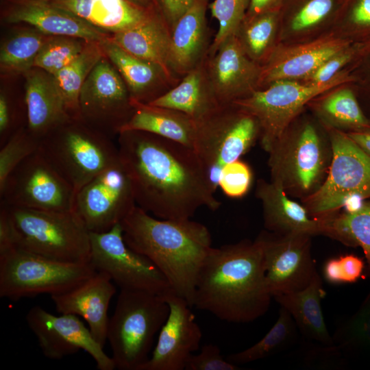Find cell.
<instances>
[{"label": "cell", "mask_w": 370, "mask_h": 370, "mask_svg": "<svg viewBox=\"0 0 370 370\" xmlns=\"http://www.w3.org/2000/svg\"><path fill=\"white\" fill-rule=\"evenodd\" d=\"M26 321L45 357L59 360L82 349L93 358L98 369L116 368L112 358L104 352L103 347L95 339L78 316H56L41 306H34L27 312Z\"/></svg>", "instance_id": "17"}, {"label": "cell", "mask_w": 370, "mask_h": 370, "mask_svg": "<svg viewBox=\"0 0 370 370\" xmlns=\"http://www.w3.org/2000/svg\"><path fill=\"white\" fill-rule=\"evenodd\" d=\"M87 42L75 37L50 36L38 53L34 67L54 75L82 53Z\"/></svg>", "instance_id": "39"}, {"label": "cell", "mask_w": 370, "mask_h": 370, "mask_svg": "<svg viewBox=\"0 0 370 370\" xmlns=\"http://www.w3.org/2000/svg\"><path fill=\"white\" fill-rule=\"evenodd\" d=\"M256 196L260 201L267 231L278 234H322L320 219L312 217L306 208L290 198L279 186L260 179Z\"/></svg>", "instance_id": "25"}, {"label": "cell", "mask_w": 370, "mask_h": 370, "mask_svg": "<svg viewBox=\"0 0 370 370\" xmlns=\"http://www.w3.org/2000/svg\"><path fill=\"white\" fill-rule=\"evenodd\" d=\"M269 291L261 245L243 240L213 247L199 270L193 306L231 323L254 321L268 310Z\"/></svg>", "instance_id": "2"}, {"label": "cell", "mask_w": 370, "mask_h": 370, "mask_svg": "<svg viewBox=\"0 0 370 370\" xmlns=\"http://www.w3.org/2000/svg\"><path fill=\"white\" fill-rule=\"evenodd\" d=\"M251 180L250 167L238 159L223 167L218 179V186L227 197L238 198L247 193Z\"/></svg>", "instance_id": "43"}, {"label": "cell", "mask_w": 370, "mask_h": 370, "mask_svg": "<svg viewBox=\"0 0 370 370\" xmlns=\"http://www.w3.org/2000/svg\"><path fill=\"white\" fill-rule=\"evenodd\" d=\"M346 133L361 149L370 156V129Z\"/></svg>", "instance_id": "51"}, {"label": "cell", "mask_w": 370, "mask_h": 370, "mask_svg": "<svg viewBox=\"0 0 370 370\" xmlns=\"http://www.w3.org/2000/svg\"><path fill=\"white\" fill-rule=\"evenodd\" d=\"M186 370H238V365L225 359L217 345H204L199 353L188 358Z\"/></svg>", "instance_id": "45"}, {"label": "cell", "mask_w": 370, "mask_h": 370, "mask_svg": "<svg viewBox=\"0 0 370 370\" xmlns=\"http://www.w3.org/2000/svg\"><path fill=\"white\" fill-rule=\"evenodd\" d=\"M322 235L344 245L360 247L370 270V198L358 208L320 218Z\"/></svg>", "instance_id": "32"}, {"label": "cell", "mask_w": 370, "mask_h": 370, "mask_svg": "<svg viewBox=\"0 0 370 370\" xmlns=\"http://www.w3.org/2000/svg\"><path fill=\"white\" fill-rule=\"evenodd\" d=\"M281 16L282 10H275L244 18L235 34L246 54L261 66L275 48Z\"/></svg>", "instance_id": "35"}, {"label": "cell", "mask_w": 370, "mask_h": 370, "mask_svg": "<svg viewBox=\"0 0 370 370\" xmlns=\"http://www.w3.org/2000/svg\"><path fill=\"white\" fill-rule=\"evenodd\" d=\"M158 8L171 30L195 0H156Z\"/></svg>", "instance_id": "46"}, {"label": "cell", "mask_w": 370, "mask_h": 370, "mask_svg": "<svg viewBox=\"0 0 370 370\" xmlns=\"http://www.w3.org/2000/svg\"><path fill=\"white\" fill-rule=\"evenodd\" d=\"M107 34L134 28L149 19L157 8H145L130 0L47 1Z\"/></svg>", "instance_id": "23"}, {"label": "cell", "mask_w": 370, "mask_h": 370, "mask_svg": "<svg viewBox=\"0 0 370 370\" xmlns=\"http://www.w3.org/2000/svg\"><path fill=\"white\" fill-rule=\"evenodd\" d=\"M325 295L321 278L317 273L303 290L273 298L291 314L297 328L306 338L325 347H333L334 340L326 327L321 306Z\"/></svg>", "instance_id": "31"}, {"label": "cell", "mask_w": 370, "mask_h": 370, "mask_svg": "<svg viewBox=\"0 0 370 370\" xmlns=\"http://www.w3.org/2000/svg\"><path fill=\"white\" fill-rule=\"evenodd\" d=\"M206 71L220 105H227L259 88L262 66L245 52L236 36L226 38L204 60Z\"/></svg>", "instance_id": "19"}, {"label": "cell", "mask_w": 370, "mask_h": 370, "mask_svg": "<svg viewBox=\"0 0 370 370\" xmlns=\"http://www.w3.org/2000/svg\"><path fill=\"white\" fill-rule=\"evenodd\" d=\"M345 0H289L282 9L281 25L295 34L336 20Z\"/></svg>", "instance_id": "36"}, {"label": "cell", "mask_w": 370, "mask_h": 370, "mask_svg": "<svg viewBox=\"0 0 370 370\" xmlns=\"http://www.w3.org/2000/svg\"><path fill=\"white\" fill-rule=\"evenodd\" d=\"M49 36L34 29L19 32L9 38L1 47V71L25 75L34 67L38 53Z\"/></svg>", "instance_id": "37"}, {"label": "cell", "mask_w": 370, "mask_h": 370, "mask_svg": "<svg viewBox=\"0 0 370 370\" xmlns=\"http://www.w3.org/2000/svg\"><path fill=\"white\" fill-rule=\"evenodd\" d=\"M354 80L345 71L323 83L279 80L257 89L232 103L250 113L258 121L262 147L267 152L305 106L317 96Z\"/></svg>", "instance_id": "10"}, {"label": "cell", "mask_w": 370, "mask_h": 370, "mask_svg": "<svg viewBox=\"0 0 370 370\" xmlns=\"http://www.w3.org/2000/svg\"><path fill=\"white\" fill-rule=\"evenodd\" d=\"M249 3L250 0H214L208 5L212 17L218 21L219 28L207 54L214 52L226 38L236 34Z\"/></svg>", "instance_id": "41"}, {"label": "cell", "mask_w": 370, "mask_h": 370, "mask_svg": "<svg viewBox=\"0 0 370 370\" xmlns=\"http://www.w3.org/2000/svg\"><path fill=\"white\" fill-rule=\"evenodd\" d=\"M169 314V304L162 296L121 289L107 332L116 368L140 370Z\"/></svg>", "instance_id": "6"}, {"label": "cell", "mask_w": 370, "mask_h": 370, "mask_svg": "<svg viewBox=\"0 0 370 370\" xmlns=\"http://www.w3.org/2000/svg\"><path fill=\"white\" fill-rule=\"evenodd\" d=\"M8 23H25L48 36H65L100 42L109 34L45 0H13Z\"/></svg>", "instance_id": "22"}, {"label": "cell", "mask_w": 370, "mask_h": 370, "mask_svg": "<svg viewBox=\"0 0 370 370\" xmlns=\"http://www.w3.org/2000/svg\"><path fill=\"white\" fill-rule=\"evenodd\" d=\"M105 56L100 42L88 41L82 53L53 75L71 119H80L79 95L90 71Z\"/></svg>", "instance_id": "33"}, {"label": "cell", "mask_w": 370, "mask_h": 370, "mask_svg": "<svg viewBox=\"0 0 370 370\" xmlns=\"http://www.w3.org/2000/svg\"><path fill=\"white\" fill-rule=\"evenodd\" d=\"M90 262L107 274L121 289L164 296L172 291L159 269L125 242L121 223L104 232H90Z\"/></svg>", "instance_id": "12"}, {"label": "cell", "mask_w": 370, "mask_h": 370, "mask_svg": "<svg viewBox=\"0 0 370 370\" xmlns=\"http://www.w3.org/2000/svg\"><path fill=\"white\" fill-rule=\"evenodd\" d=\"M354 34L370 33V0H345L337 19Z\"/></svg>", "instance_id": "44"}, {"label": "cell", "mask_w": 370, "mask_h": 370, "mask_svg": "<svg viewBox=\"0 0 370 370\" xmlns=\"http://www.w3.org/2000/svg\"><path fill=\"white\" fill-rule=\"evenodd\" d=\"M39 145L40 140L26 127L15 133L0 147V187L16 166L38 151Z\"/></svg>", "instance_id": "42"}, {"label": "cell", "mask_w": 370, "mask_h": 370, "mask_svg": "<svg viewBox=\"0 0 370 370\" xmlns=\"http://www.w3.org/2000/svg\"><path fill=\"white\" fill-rule=\"evenodd\" d=\"M45 1H48V0H45Z\"/></svg>", "instance_id": "53"}, {"label": "cell", "mask_w": 370, "mask_h": 370, "mask_svg": "<svg viewBox=\"0 0 370 370\" xmlns=\"http://www.w3.org/2000/svg\"><path fill=\"white\" fill-rule=\"evenodd\" d=\"M332 338L336 347L370 352V293Z\"/></svg>", "instance_id": "40"}, {"label": "cell", "mask_w": 370, "mask_h": 370, "mask_svg": "<svg viewBox=\"0 0 370 370\" xmlns=\"http://www.w3.org/2000/svg\"><path fill=\"white\" fill-rule=\"evenodd\" d=\"M297 325L291 314L280 306L277 321L269 331L249 348L230 354L226 359L236 365L267 358L284 349L295 339Z\"/></svg>", "instance_id": "38"}, {"label": "cell", "mask_w": 370, "mask_h": 370, "mask_svg": "<svg viewBox=\"0 0 370 370\" xmlns=\"http://www.w3.org/2000/svg\"><path fill=\"white\" fill-rule=\"evenodd\" d=\"M25 101L27 128L40 140L46 134L71 118L53 75L33 67L25 75Z\"/></svg>", "instance_id": "24"}, {"label": "cell", "mask_w": 370, "mask_h": 370, "mask_svg": "<svg viewBox=\"0 0 370 370\" xmlns=\"http://www.w3.org/2000/svg\"><path fill=\"white\" fill-rule=\"evenodd\" d=\"M134 3L145 8H157L156 0H130Z\"/></svg>", "instance_id": "52"}, {"label": "cell", "mask_w": 370, "mask_h": 370, "mask_svg": "<svg viewBox=\"0 0 370 370\" xmlns=\"http://www.w3.org/2000/svg\"><path fill=\"white\" fill-rule=\"evenodd\" d=\"M343 283L356 282L362 275L365 262L362 259L353 254L338 257Z\"/></svg>", "instance_id": "47"}, {"label": "cell", "mask_w": 370, "mask_h": 370, "mask_svg": "<svg viewBox=\"0 0 370 370\" xmlns=\"http://www.w3.org/2000/svg\"><path fill=\"white\" fill-rule=\"evenodd\" d=\"M267 153L270 181L303 200L325 181L332 149L328 133L323 134L310 120L297 124L294 120Z\"/></svg>", "instance_id": "4"}, {"label": "cell", "mask_w": 370, "mask_h": 370, "mask_svg": "<svg viewBox=\"0 0 370 370\" xmlns=\"http://www.w3.org/2000/svg\"><path fill=\"white\" fill-rule=\"evenodd\" d=\"M112 281L107 274L97 271L71 290L51 296L58 312L82 317L103 347L107 340L109 305L116 293Z\"/></svg>", "instance_id": "21"}, {"label": "cell", "mask_w": 370, "mask_h": 370, "mask_svg": "<svg viewBox=\"0 0 370 370\" xmlns=\"http://www.w3.org/2000/svg\"><path fill=\"white\" fill-rule=\"evenodd\" d=\"M289 0H250L245 18H251L264 12L282 10Z\"/></svg>", "instance_id": "49"}, {"label": "cell", "mask_w": 370, "mask_h": 370, "mask_svg": "<svg viewBox=\"0 0 370 370\" xmlns=\"http://www.w3.org/2000/svg\"><path fill=\"white\" fill-rule=\"evenodd\" d=\"M111 63L106 56L97 62L79 95L80 119L107 136L119 134L133 113L127 86Z\"/></svg>", "instance_id": "15"}, {"label": "cell", "mask_w": 370, "mask_h": 370, "mask_svg": "<svg viewBox=\"0 0 370 370\" xmlns=\"http://www.w3.org/2000/svg\"><path fill=\"white\" fill-rule=\"evenodd\" d=\"M311 238L305 234L282 235L269 231L257 237L272 297L303 290L318 273L311 254Z\"/></svg>", "instance_id": "16"}, {"label": "cell", "mask_w": 370, "mask_h": 370, "mask_svg": "<svg viewBox=\"0 0 370 370\" xmlns=\"http://www.w3.org/2000/svg\"><path fill=\"white\" fill-rule=\"evenodd\" d=\"M121 225L126 244L148 258L193 307L199 270L212 248L208 227L190 219L157 218L138 206Z\"/></svg>", "instance_id": "3"}, {"label": "cell", "mask_w": 370, "mask_h": 370, "mask_svg": "<svg viewBox=\"0 0 370 370\" xmlns=\"http://www.w3.org/2000/svg\"><path fill=\"white\" fill-rule=\"evenodd\" d=\"M100 44L123 79L131 99L149 103L175 86L160 67L128 53L110 36Z\"/></svg>", "instance_id": "27"}, {"label": "cell", "mask_w": 370, "mask_h": 370, "mask_svg": "<svg viewBox=\"0 0 370 370\" xmlns=\"http://www.w3.org/2000/svg\"><path fill=\"white\" fill-rule=\"evenodd\" d=\"M96 272L90 262L60 261L16 247L0 256V297L16 301L62 294Z\"/></svg>", "instance_id": "9"}, {"label": "cell", "mask_w": 370, "mask_h": 370, "mask_svg": "<svg viewBox=\"0 0 370 370\" xmlns=\"http://www.w3.org/2000/svg\"><path fill=\"white\" fill-rule=\"evenodd\" d=\"M208 0H195L171 29L169 66L184 76L206 57L208 45L206 10Z\"/></svg>", "instance_id": "26"}, {"label": "cell", "mask_w": 370, "mask_h": 370, "mask_svg": "<svg viewBox=\"0 0 370 370\" xmlns=\"http://www.w3.org/2000/svg\"><path fill=\"white\" fill-rule=\"evenodd\" d=\"M196 123L193 150L217 190L223 167L249 150L260 138V125L255 116L234 103L221 106Z\"/></svg>", "instance_id": "11"}, {"label": "cell", "mask_w": 370, "mask_h": 370, "mask_svg": "<svg viewBox=\"0 0 370 370\" xmlns=\"http://www.w3.org/2000/svg\"><path fill=\"white\" fill-rule=\"evenodd\" d=\"M75 193L38 151L23 160L0 187V203L49 211H71Z\"/></svg>", "instance_id": "13"}, {"label": "cell", "mask_w": 370, "mask_h": 370, "mask_svg": "<svg viewBox=\"0 0 370 370\" xmlns=\"http://www.w3.org/2000/svg\"><path fill=\"white\" fill-rule=\"evenodd\" d=\"M325 279L333 284H343L338 258H330L324 264Z\"/></svg>", "instance_id": "50"}, {"label": "cell", "mask_w": 370, "mask_h": 370, "mask_svg": "<svg viewBox=\"0 0 370 370\" xmlns=\"http://www.w3.org/2000/svg\"><path fill=\"white\" fill-rule=\"evenodd\" d=\"M163 297L169 314L151 356L140 370H184L188 358L199 348L202 332L190 305L173 291Z\"/></svg>", "instance_id": "18"}, {"label": "cell", "mask_w": 370, "mask_h": 370, "mask_svg": "<svg viewBox=\"0 0 370 370\" xmlns=\"http://www.w3.org/2000/svg\"><path fill=\"white\" fill-rule=\"evenodd\" d=\"M39 151L76 193L119 159L110 138L81 119H71L40 140Z\"/></svg>", "instance_id": "5"}, {"label": "cell", "mask_w": 370, "mask_h": 370, "mask_svg": "<svg viewBox=\"0 0 370 370\" xmlns=\"http://www.w3.org/2000/svg\"><path fill=\"white\" fill-rule=\"evenodd\" d=\"M171 32L166 21L158 11L145 23L112 34L110 38L132 55L160 67L176 85L180 81L169 66Z\"/></svg>", "instance_id": "28"}, {"label": "cell", "mask_w": 370, "mask_h": 370, "mask_svg": "<svg viewBox=\"0 0 370 370\" xmlns=\"http://www.w3.org/2000/svg\"><path fill=\"white\" fill-rule=\"evenodd\" d=\"M148 103L180 111L195 121L221 106L210 86L204 61L186 73L176 85Z\"/></svg>", "instance_id": "30"}, {"label": "cell", "mask_w": 370, "mask_h": 370, "mask_svg": "<svg viewBox=\"0 0 370 370\" xmlns=\"http://www.w3.org/2000/svg\"><path fill=\"white\" fill-rule=\"evenodd\" d=\"M353 40L328 36L307 43L274 48L262 65L259 88L279 80H302Z\"/></svg>", "instance_id": "20"}, {"label": "cell", "mask_w": 370, "mask_h": 370, "mask_svg": "<svg viewBox=\"0 0 370 370\" xmlns=\"http://www.w3.org/2000/svg\"><path fill=\"white\" fill-rule=\"evenodd\" d=\"M315 110L327 127L344 132L370 129V121L349 88L342 87L330 92L319 101Z\"/></svg>", "instance_id": "34"}, {"label": "cell", "mask_w": 370, "mask_h": 370, "mask_svg": "<svg viewBox=\"0 0 370 370\" xmlns=\"http://www.w3.org/2000/svg\"><path fill=\"white\" fill-rule=\"evenodd\" d=\"M136 206L132 183L120 159L86 184L75 195L73 210L90 232H104Z\"/></svg>", "instance_id": "14"}, {"label": "cell", "mask_w": 370, "mask_h": 370, "mask_svg": "<svg viewBox=\"0 0 370 370\" xmlns=\"http://www.w3.org/2000/svg\"><path fill=\"white\" fill-rule=\"evenodd\" d=\"M332 156L320 188L302 200L310 214L323 218L345 206L358 208L370 198V156L343 131L327 127Z\"/></svg>", "instance_id": "8"}, {"label": "cell", "mask_w": 370, "mask_h": 370, "mask_svg": "<svg viewBox=\"0 0 370 370\" xmlns=\"http://www.w3.org/2000/svg\"><path fill=\"white\" fill-rule=\"evenodd\" d=\"M0 207L11 221L17 247L60 261L90 262V232L74 210Z\"/></svg>", "instance_id": "7"}, {"label": "cell", "mask_w": 370, "mask_h": 370, "mask_svg": "<svg viewBox=\"0 0 370 370\" xmlns=\"http://www.w3.org/2000/svg\"><path fill=\"white\" fill-rule=\"evenodd\" d=\"M120 159L136 206L164 219H190L198 209L217 210L216 189L195 151L140 131L119 134Z\"/></svg>", "instance_id": "1"}, {"label": "cell", "mask_w": 370, "mask_h": 370, "mask_svg": "<svg viewBox=\"0 0 370 370\" xmlns=\"http://www.w3.org/2000/svg\"><path fill=\"white\" fill-rule=\"evenodd\" d=\"M133 113L120 132L140 131L155 134L193 149L197 123L180 111L131 99Z\"/></svg>", "instance_id": "29"}, {"label": "cell", "mask_w": 370, "mask_h": 370, "mask_svg": "<svg viewBox=\"0 0 370 370\" xmlns=\"http://www.w3.org/2000/svg\"><path fill=\"white\" fill-rule=\"evenodd\" d=\"M16 237L5 210L0 207V256L16 248Z\"/></svg>", "instance_id": "48"}]
</instances>
